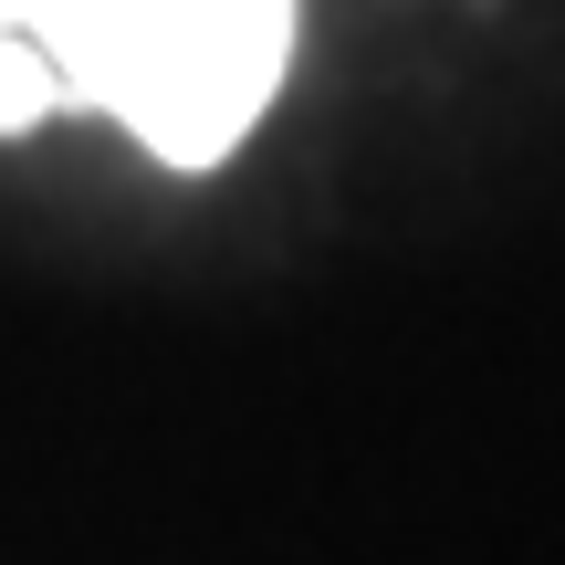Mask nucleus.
<instances>
[{
  "label": "nucleus",
  "instance_id": "nucleus-1",
  "mask_svg": "<svg viewBox=\"0 0 565 565\" xmlns=\"http://www.w3.org/2000/svg\"><path fill=\"white\" fill-rule=\"evenodd\" d=\"M63 105H95L158 168H221L294 63V0H84L53 42Z\"/></svg>",
  "mask_w": 565,
  "mask_h": 565
},
{
  "label": "nucleus",
  "instance_id": "nucleus-2",
  "mask_svg": "<svg viewBox=\"0 0 565 565\" xmlns=\"http://www.w3.org/2000/svg\"><path fill=\"white\" fill-rule=\"evenodd\" d=\"M42 116H63V84H53V63H42L21 32H0V137H32Z\"/></svg>",
  "mask_w": 565,
  "mask_h": 565
},
{
  "label": "nucleus",
  "instance_id": "nucleus-3",
  "mask_svg": "<svg viewBox=\"0 0 565 565\" xmlns=\"http://www.w3.org/2000/svg\"><path fill=\"white\" fill-rule=\"evenodd\" d=\"M74 11H84V0H0V32H21V42L42 53V42H53V32H63Z\"/></svg>",
  "mask_w": 565,
  "mask_h": 565
}]
</instances>
